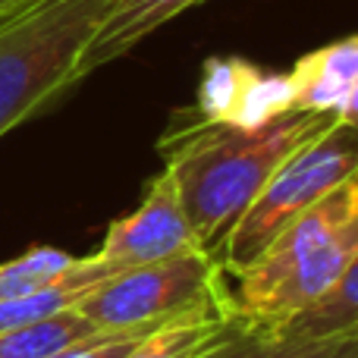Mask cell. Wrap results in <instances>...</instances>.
Masks as SVG:
<instances>
[{"label":"cell","instance_id":"6da1fadb","mask_svg":"<svg viewBox=\"0 0 358 358\" xmlns=\"http://www.w3.org/2000/svg\"><path fill=\"white\" fill-rule=\"evenodd\" d=\"M334 120L340 117L289 110L261 129H236L208 123L195 110L182 120L176 117L157 148L204 255L220 261L229 229L258 198L273 170Z\"/></svg>","mask_w":358,"mask_h":358},{"label":"cell","instance_id":"7a4b0ae2","mask_svg":"<svg viewBox=\"0 0 358 358\" xmlns=\"http://www.w3.org/2000/svg\"><path fill=\"white\" fill-rule=\"evenodd\" d=\"M358 255V173L292 217L248 267L233 273L227 296L248 324H277L334 289Z\"/></svg>","mask_w":358,"mask_h":358},{"label":"cell","instance_id":"3957f363","mask_svg":"<svg viewBox=\"0 0 358 358\" xmlns=\"http://www.w3.org/2000/svg\"><path fill=\"white\" fill-rule=\"evenodd\" d=\"M110 0H35L0 22V138L76 85Z\"/></svg>","mask_w":358,"mask_h":358},{"label":"cell","instance_id":"277c9868","mask_svg":"<svg viewBox=\"0 0 358 358\" xmlns=\"http://www.w3.org/2000/svg\"><path fill=\"white\" fill-rule=\"evenodd\" d=\"M358 173V129L334 120L321 136L296 148L264 182L248 210L229 229L220 252V267L227 277L248 267L271 239L302 210L317 204L324 195L340 189Z\"/></svg>","mask_w":358,"mask_h":358},{"label":"cell","instance_id":"5b68a950","mask_svg":"<svg viewBox=\"0 0 358 358\" xmlns=\"http://www.w3.org/2000/svg\"><path fill=\"white\" fill-rule=\"evenodd\" d=\"M223 267L204 252L117 271L94 283L76 302V311L104 334L161 324L208 299L223 286Z\"/></svg>","mask_w":358,"mask_h":358},{"label":"cell","instance_id":"8992f818","mask_svg":"<svg viewBox=\"0 0 358 358\" xmlns=\"http://www.w3.org/2000/svg\"><path fill=\"white\" fill-rule=\"evenodd\" d=\"M192 252H201V245L182 210L173 179L167 170H161L145 189L142 204L129 217H120L107 227L104 242L92 258L117 273Z\"/></svg>","mask_w":358,"mask_h":358},{"label":"cell","instance_id":"52a82bcc","mask_svg":"<svg viewBox=\"0 0 358 358\" xmlns=\"http://www.w3.org/2000/svg\"><path fill=\"white\" fill-rule=\"evenodd\" d=\"M198 3H204V0H110L88 48L82 50V60L76 66V82L126 57L145 38H151L157 29L173 22L179 13Z\"/></svg>","mask_w":358,"mask_h":358},{"label":"cell","instance_id":"ba28073f","mask_svg":"<svg viewBox=\"0 0 358 358\" xmlns=\"http://www.w3.org/2000/svg\"><path fill=\"white\" fill-rule=\"evenodd\" d=\"M239 324L242 317L229 305L227 283H223L208 299L157 324L123 358H198L210 346H217L227 334H233Z\"/></svg>","mask_w":358,"mask_h":358},{"label":"cell","instance_id":"9c48e42d","mask_svg":"<svg viewBox=\"0 0 358 358\" xmlns=\"http://www.w3.org/2000/svg\"><path fill=\"white\" fill-rule=\"evenodd\" d=\"M289 79L296 88V110L340 117L358 82V31L299 57Z\"/></svg>","mask_w":358,"mask_h":358},{"label":"cell","instance_id":"30bf717a","mask_svg":"<svg viewBox=\"0 0 358 358\" xmlns=\"http://www.w3.org/2000/svg\"><path fill=\"white\" fill-rule=\"evenodd\" d=\"M261 327H267L280 340H296V343H317V340L358 334V255L346 267V273L334 283V289L324 292L317 302L283 317V321L261 324Z\"/></svg>","mask_w":358,"mask_h":358},{"label":"cell","instance_id":"8fae6325","mask_svg":"<svg viewBox=\"0 0 358 358\" xmlns=\"http://www.w3.org/2000/svg\"><path fill=\"white\" fill-rule=\"evenodd\" d=\"M198 358H358V334L317 343H296L280 340L261 324L242 321L233 334H227L217 346H210Z\"/></svg>","mask_w":358,"mask_h":358},{"label":"cell","instance_id":"7c38bea8","mask_svg":"<svg viewBox=\"0 0 358 358\" xmlns=\"http://www.w3.org/2000/svg\"><path fill=\"white\" fill-rule=\"evenodd\" d=\"M94 334H101V330L88 317H82L76 308H66L44 317V321L3 330L0 334V358H54Z\"/></svg>","mask_w":358,"mask_h":358},{"label":"cell","instance_id":"4fadbf2b","mask_svg":"<svg viewBox=\"0 0 358 358\" xmlns=\"http://www.w3.org/2000/svg\"><path fill=\"white\" fill-rule=\"evenodd\" d=\"M110 273L113 271H107L104 264H98V261L88 255V258H82L79 271H76L69 280H63V283L35 292V296L6 299V302H0V334H3V330H13V327H25V324L44 321V317L57 315V311L76 308V302H79L94 283L110 277Z\"/></svg>","mask_w":358,"mask_h":358},{"label":"cell","instance_id":"5bb4252c","mask_svg":"<svg viewBox=\"0 0 358 358\" xmlns=\"http://www.w3.org/2000/svg\"><path fill=\"white\" fill-rule=\"evenodd\" d=\"M79 267L82 258H76V255L60 252V248L35 245L25 255H19V258L0 264V302L50 289V286L69 280Z\"/></svg>","mask_w":358,"mask_h":358},{"label":"cell","instance_id":"9a60e30c","mask_svg":"<svg viewBox=\"0 0 358 358\" xmlns=\"http://www.w3.org/2000/svg\"><path fill=\"white\" fill-rule=\"evenodd\" d=\"M289 110H296V88H292L289 73H271V69H261L252 63L239 94V104H236L233 120L227 126L261 129V126L273 123Z\"/></svg>","mask_w":358,"mask_h":358},{"label":"cell","instance_id":"2e32d148","mask_svg":"<svg viewBox=\"0 0 358 358\" xmlns=\"http://www.w3.org/2000/svg\"><path fill=\"white\" fill-rule=\"evenodd\" d=\"M252 63L245 57H208L195 94V113L208 123H229Z\"/></svg>","mask_w":358,"mask_h":358},{"label":"cell","instance_id":"e0dca14e","mask_svg":"<svg viewBox=\"0 0 358 358\" xmlns=\"http://www.w3.org/2000/svg\"><path fill=\"white\" fill-rule=\"evenodd\" d=\"M155 327L157 324H145V327H132V330H113V334H104V330H101V334L76 343V346H69L66 352H60L54 358H123L145 334H151Z\"/></svg>","mask_w":358,"mask_h":358},{"label":"cell","instance_id":"ac0fdd59","mask_svg":"<svg viewBox=\"0 0 358 358\" xmlns=\"http://www.w3.org/2000/svg\"><path fill=\"white\" fill-rule=\"evenodd\" d=\"M340 120H343V123H349V126H355V129H358V82H355V88H352V94H349V101H346V107H343V113H340Z\"/></svg>","mask_w":358,"mask_h":358},{"label":"cell","instance_id":"d6986e66","mask_svg":"<svg viewBox=\"0 0 358 358\" xmlns=\"http://www.w3.org/2000/svg\"><path fill=\"white\" fill-rule=\"evenodd\" d=\"M29 3H35V0H0V22L10 16H16L19 10H25Z\"/></svg>","mask_w":358,"mask_h":358}]
</instances>
